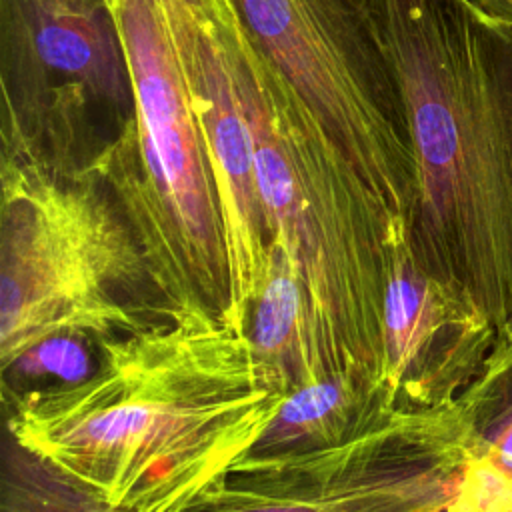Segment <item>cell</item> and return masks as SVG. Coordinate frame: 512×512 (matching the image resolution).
I'll return each instance as SVG.
<instances>
[{
	"instance_id": "obj_13",
	"label": "cell",
	"mask_w": 512,
	"mask_h": 512,
	"mask_svg": "<svg viewBox=\"0 0 512 512\" xmlns=\"http://www.w3.org/2000/svg\"><path fill=\"white\" fill-rule=\"evenodd\" d=\"M100 342L84 332H54L38 340L6 366L2 374V402L48 388L86 382L100 366Z\"/></svg>"
},
{
	"instance_id": "obj_7",
	"label": "cell",
	"mask_w": 512,
	"mask_h": 512,
	"mask_svg": "<svg viewBox=\"0 0 512 512\" xmlns=\"http://www.w3.org/2000/svg\"><path fill=\"white\" fill-rule=\"evenodd\" d=\"M470 460L456 402L384 404L338 442L248 454L188 512H462Z\"/></svg>"
},
{
	"instance_id": "obj_2",
	"label": "cell",
	"mask_w": 512,
	"mask_h": 512,
	"mask_svg": "<svg viewBox=\"0 0 512 512\" xmlns=\"http://www.w3.org/2000/svg\"><path fill=\"white\" fill-rule=\"evenodd\" d=\"M368 6L404 106L412 252L512 344V24L472 0Z\"/></svg>"
},
{
	"instance_id": "obj_8",
	"label": "cell",
	"mask_w": 512,
	"mask_h": 512,
	"mask_svg": "<svg viewBox=\"0 0 512 512\" xmlns=\"http://www.w3.org/2000/svg\"><path fill=\"white\" fill-rule=\"evenodd\" d=\"M382 324V380L392 404L404 410L452 406L496 342L488 320L418 264L408 230L390 240Z\"/></svg>"
},
{
	"instance_id": "obj_1",
	"label": "cell",
	"mask_w": 512,
	"mask_h": 512,
	"mask_svg": "<svg viewBox=\"0 0 512 512\" xmlns=\"http://www.w3.org/2000/svg\"><path fill=\"white\" fill-rule=\"evenodd\" d=\"M92 378L4 400L6 434L118 512H188L274 422L248 332L160 322L100 342Z\"/></svg>"
},
{
	"instance_id": "obj_12",
	"label": "cell",
	"mask_w": 512,
	"mask_h": 512,
	"mask_svg": "<svg viewBox=\"0 0 512 512\" xmlns=\"http://www.w3.org/2000/svg\"><path fill=\"white\" fill-rule=\"evenodd\" d=\"M0 512H118L92 490L18 446L4 444Z\"/></svg>"
},
{
	"instance_id": "obj_6",
	"label": "cell",
	"mask_w": 512,
	"mask_h": 512,
	"mask_svg": "<svg viewBox=\"0 0 512 512\" xmlns=\"http://www.w3.org/2000/svg\"><path fill=\"white\" fill-rule=\"evenodd\" d=\"M332 150L408 228L414 196L402 96L368 0H236Z\"/></svg>"
},
{
	"instance_id": "obj_14",
	"label": "cell",
	"mask_w": 512,
	"mask_h": 512,
	"mask_svg": "<svg viewBox=\"0 0 512 512\" xmlns=\"http://www.w3.org/2000/svg\"><path fill=\"white\" fill-rule=\"evenodd\" d=\"M472 2H476L492 18L512 24V0H472Z\"/></svg>"
},
{
	"instance_id": "obj_10",
	"label": "cell",
	"mask_w": 512,
	"mask_h": 512,
	"mask_svg": "<svg viewBox=\"0 0 512 512\" xmlns=\"http://www.w3.org/2000/svg\"><path fill=\"white\" fill-rule=\"evenodd\" d=\"M384 404H392L386 386L356 376L342 374L304 384L286 396L274 422L250 454H276L338 442Z\"/></svg>"
},
{
	"instance_id": "obj_4",
	"label": "cell",
	"mask_w": 512,
	"mask_h": 512,
	"mask_svg": "<svg viewBox=\"0 0 512 512\" xmlns=\"http://www.w3.org/2000/svg\"><path fill=\"white\" fill-rule=\"evenodd\" d=\"M0 366L54 332L98 342L174 320L104 178L0 158Z\"/></svg>"
},
{
	"instance_id": "obj_3",
	"label": "cell",
	"mask_w": 512,
	"mask_h": 512,
	"mask_svg": "<svg viewBox=\"0 0 512 512\" xmlns=\"http://www.w3.org/2000/svg\"><path fill=\"white\" fill-rule=\"evenodd\" d=\"M112 12L132 78L134 118L94 172L120 204L172 318L230 326L222 212L172 2L112 0Z\"/></svg>"
},
{
	"instance_id": "obj_11",
	"label": "cell",
	"mask_w": 512,
	"mask_h": 512,
	"mask_svg": "<svg viewBox=\"0 0 512 512\" xmlns=\"http://www.w3.org/2000/svg\"><path fill=\"white\" fill-rule=\"evenodd\" d=\"M456 406L474 458L512 480V344L490 350Z\"/></svg>"
},
{
	"instance_id": "obj_9",
	"label": "cell",
	"mask_w": 512,
	"mask_h": 512,
	"mask_svg": "<svg viewBox=\"0 0 512 512\" xmlns=\"http://www.w3.org/2000/svg\"><path fill=\"white\" fill-rule=\"evenodd\" d=\"M246 332L266 378L286 396L322 380L308 294L278 246H270V270L250 306Z\"/></svg>"
},
{
	"instance_id": "obj_5",
	"label": "cell",
	"mask_w": 512,
	"mask_h": 512,
	"mask_svg": "<svg viewBox=\"0 0 512 512\" xmlns=\"http://www.w3.org/2000/svg\"><path fill=\"white\" fill-rule=\"evenodd\" d=\"M0 158L96 170L134 118L110 0H0Z\"/></svg>"
},
{
	"instance_id": "obj_15",
	"label": "cell",
	"mask_w": 512,
	"mask_h": 512,
	"mask_svg": "<svg viewBox=\"0 0 512 512\" xmlns=\"http://www.w3.org/2000/svg\"><path fill=\"white\" fill-rule=\"evenodd\" d=\"M110 2H112V0H110Z\"/></svg>"
}]
</instances>
